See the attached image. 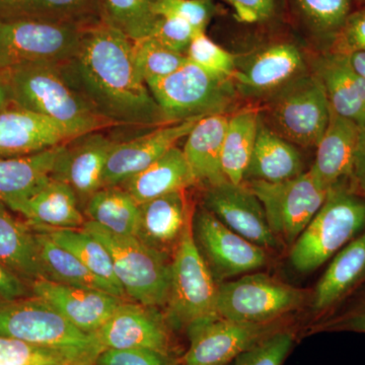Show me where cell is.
I'll list each match as a JSON object with an SVG mask.
<instances>
[{"instance_id":"obj_43","label":"cell","mask_w":365,"mask_h":365,"mask_svg":"<svg viewBox=\"0 0 365 365\" xmlns=\"http://www.w3.org/2000/svg\"><path fill=\"white\" fill-rule=\"evenodd\" d=\"M200 33L187 21L169 16H158L148 37L172 51L186 55L192 40Z\"/></svg>"},{"instance_id":"obj_28","label":"cell","mask_w":365,"mask_h":365,"mask_svg":"<svg viewBox=\"0 0 365 365\" xmlns=\"http://www.w3.org/2000/svg\"><path fill=\"white\" fill-rule=\"evenodd\" d=\"M197 185L182 150L170 148L157 162L120 185L137 203L177 191H186Z\"/></svg>"},{"instance_id":"obj_55","label":"cell","mask_w":365,"mask_h":365,"mask_svg":"<svg viewBox=\"0 0 365 365\" xmlns=\"http://www.w3.org/2000/svg\"><path fill=\"white\" fill-rule=\"evenodd\" d=\"M230 364H232V362H230ZM230 364H228V365H230Z\"/></svg>"},{"instance_id":"obj_8","label":"cell","mask_w":365,"mask_h":365,"mask_svg":"<svg viewBox=\"0 0 365 365\" xmlns=\"http://www.w3.org/2000/svg\"><path fill=\"white\" fill-rule=\"evenodd\" d=\"M307 292L264 273L245 274L217 287L216 314L247 324H271L304 306Z\"/></svg>"},{"instance_id":"obj_33","label":"cell","mask_w":365,"mask_h":365,"mask_svg":"<svg viewBox=\"0 0 365 365\" xmlns=\"http://www.w3.org/2000/svg\"><path fill=\"white\" fill-rule=\"evenodd\" d=\"M88 220L113 234L136 237L139 204L121 186L104 187L88 199L85 208Z\"/></svg>"},{"instance_id":"obj_17","label":"cell","mask_w":365,"mask_h":365,"mask_svg":"<svg viewBox=\"0 0 365 365\" xmlns=\"http://www.w3.org/2000/svg\"><path fill=\"white\" fill-rule=\"evenodd\" d=\"M83 134L76 127L11 105L0 112V158L40 153Z\"/></svg>"},{"instance_id":"obj_50","label":"cell","mask_w":365,"mask_h":365,"mask_svg":"<svg viewBox=\"0 0 365 365\" xmlns=\"http://www.w3.org/2000/svg\"><path fill=\"white\" fill-rule=\"evenodd\" d=\"M26 1V0H0V19L16 16Z\"/></svg>"},{"instance_id":"obj_16","label":"cell","mask_w":365,"mask_h":365,"mask_svg":"<svg viewBox=\"0 0 365 365\" xmlns=\"http://www.w3.org/2000/svg\"><path fill=\"white\" fill-rule=\"evenodd\" d=\"M118 143L100 131L76 137L62 146L51 177L68 184L85 208L88 199L103 188L106 163Z\"/></svg>"},{"instance_id":"obj_1","label":"cell","mask_w":365,"mask_h":365,"mask_svg":"<svg viewBox=\"0 0 365 365\" xmlns=\"http://www.w3.org/2000/svg\"><path fill=\"white\" fill-rule=\"evenodd\" d=\"M69 83L116 126L169 124L137 68L132 40L102 21L86 29L76 54L61 64Z\"/></svg>"},{"instance_id":"obj_13","label":"cell","mask_w":365,"mask_h":365,"mask_svg":"<svg viewBox=\"0 0 365 365\" xmlns=\"http://www.w3.org/2000/svg\"><path fill=\"white\" fill-rule=\"evenodd\" d=\"M192 225L197 248L217 284L267 264V250L235 234L203 206L193 213Z\"/></svg>"},{"instance_id":"obj_51","label":"cell","mask_w":365,"mask_h":365,"mask_svg":"<svg viewBox=\"0 0 365 365\" xmlns=\"http://www.w3.org/2000/svg\"><path fill=\"white\" fill-rule=\"evenodd\" d=\"M14 105L11 101V93H9V86H7L4 76L0 73V112L6 109L9 106Z\"/></svg>"},{"instance_id":"obj_54","label":"cell","mask_w":365,"mask_h":365,"mask_svg":"<svg viewBox=\"0 0 365 365\" xmlns=\"http://www.w3.org/2000/svg\"><path fill=\"white\" fill-rule=\"evenodd\" d=\"M360 2V6H365V0H359Z\"/></svg>"},{"instance_id":"obj_32","label":"cell","mask_w":365,"mask_h":365,"mask_svg":"<svg viewBox=\"0 0 365 365\" xmlns=\"http://www.w3.org/2000/svg\"><path fill=\"white\" fill-rule=\"evenodd\" d=\"M260 120V110L257 108H245L228 117L222 165L225 179L232 184L245 182Z\"/></svg>"},{"instance_id":"obj_36","label":"cell","mask_w":365,"mask_h":365,"mask_svg":"<svg viewBox=\"0 0 365 365\" xmlns=\"http://www.w3.org/2000/svg\"><path fill=\"white\" fill-rule=\"evenodd\" d=\"M101 0H26L14 16L90 26L101 21Z\"/></svg>"},{"instance_id":"obj_22","label":"cell","mask_w":365,"mask_h":365,"mask_svg":"<svg viewBox=\"0 0 365 365\" xmlns=\"http://www.w3.org/2000/svg\"><path fill=\"white\" fill-rule=\"evenodd\" d=\"M360 133L361 127L356 122L331 109L328 126L317 144L316 158L309 169L327 189L351 178Z\"/></svg>"},{"instance_id":"obj_4","label":"cell","mask_w":365,"mask_h":365,"mask_svg":"<svg viewBox=\"0 0 365 365\" xmlns=\"http://www.w3.org/2000/svg\"><path fill=\"white\" fill-rule=\"evenodd\" d=\"M0 337L55 348L78 365H95L104 350L96 334L78 330L51 304L35 295L0 302Z\"/></svg>"},{"instance_id":"obj_46","label":"cell","mask_w":365,"mask_h":365,"mask_svg":"<svg viewBox=\"0 0 365 365\" xmlns=\"http://www.w3.org/2000/svg\"><path fill=\"white\" fill-rule=\"evenodd\" d=\"M328 51L347 55L365 52V6L353 11Z\"/></svg>"},{"instance_id":"obj_48","label":"cell","mask_w":365,"mask_h":365,"mask_svg":"<svg viewBox=\"0 0 365 365\" xmlns=\"http://www.w3.org/2000/svg\"><path fill=\"white\" fill-rule=\"evenodd\" d=\"M30 283L0 263V302L31 297Z\"/></svg>"},{"instance_id":"obj_2","label":"cell","mask_w":365,"mask_h":365,"mask_svg":"<svg viewBox=\"0 0 365 365\" xmlns=\"http://www.w3.org/2000/svg\"><path fill=\"white\" fill-rule=\"evenodd\" d=\"M13 104L90 133L116 127L67 81L61 64L39 62L1 71Z\"/></svg>"},{"instance_id":"obj_30","label":"cell","mask_w":365,"mask_h":365,"mask_svg":"<svg viewBox=\"0 0 365 365\" xmlns=\"http://www.w3.org/2000/svg\"><path fill=\"white\" fill-rule=\"evenodd\" d=\"M0 201V263L31 283L46 279L35 232L28 222L16 220Z\"/></svg>"},{"instance_id":"obj_52","label":"cell","mask_w":365,"mask_h":365,"mask_svg":"<svg viewBox=\"0 0 365 365\" xmlns=\"http://www.w3.org/2000/svg\"><path fill=\"white\" fill-rule=\"evenodd\" d=\"M348 56L355 71L365 78V52H354Z\"/></svg>"},{"instance_id":"obj_53","label":"cell","mask_w":365,"mask_h":365,"mask_svg":"<svg viewBox=\"0 0 365 365\" xmlns=\"http://www.w3.org/2000/svg\"><path fill=\"white\" fill-rule=\"evenodd\" d=\"M360 140L365 143V122L364 126L361 127V133H360Z\"/></svg>"},{"instance_id":"obj_23","label":"cell","mask_w":365,"mask_h":365,"mask_svg":"<svg viewBox=\"0 0 365 365\" xmlns=\"http://www.w3.org/2000/svg\"><path fill=\"white\" fill-rule=\"evenodd\" d=\"M192 215L185 191L151 199L139 204L136 237L160 253L174 255Z\"/></svg>"},{"instance_id":"obj_38","label":"cell","mask_w":365,"mask_h":365,"mask_svg":"<svg viewBox=\"0 0 365 365\" xmlns=\"http://www.w3.org/2000/svg\"><path fill=\"white\" fill-rule=\"evenodd\" d=\"M135 64L145 83L165 78L187 62L186 55L167 49L150 37L132 41Z\"/></svg>"},{"instance_id":"obj_12","label":"cell","mask_w":365,"mask_h":365,"mask_svg":"<svg viewBox=\"0 0 365 365\" xmlns=\"http://www.w3.org/2000/svg\"><path fill=\"white\" fill-rule=\"evenodd\" d=\"M288 328L284 321L247 324L215 314L186 327L189 347L181 365H228L268 336Z\"/></svg>"},{"instance_id":"obj_18","label":"cell","mask_w":365,"mask_h":365,"mask_svg":"<svg viewBox=\"0 0 365 365\" xmlns=\"http://www.w3.org/2000/svg\"><path fill=\"white\" fill-rule=\"evenodd\" d=\"M199 120L163 125L143 136L118 143L106 163L103 188L120 186L157 162L180 139L187 137Z\"/></svg>"},{"instance_id":"obj_9","label":"cell","mask_w":365,"mask_h":365,"mask_svg":"<svg viewBox=\"0 0 365 365\" xmlns=\"http://www.w3.org/2000/svg\"><path fill=\"white\" fill-rule=\"evenodd\" d=\"M192 222L193 215L170 264L168 323L175 328L186 329L197 319L216 314L218 284L197 248Z\"/></svg>"},{"instance_id":"obj_35","label":"cell","mask_w":365,"mask_h":365,"mask_svg":"<svg viewBox=\"0 0 365 365\" xmlns=\"http://www.w3.org/2000/svg\"><path fill=\"white\" fill-rule=\"evenodd\" d=\"M155 0H101L102 23L116 29L132 41L148 37L158 16Z\"/></svg>"},{"instance_id":"obj_20","label":"cell","mask_w":365,"mask_h":365,"mask_svg":"<svg viewBox=\"0 0 365 365\" xmlns=\"http://www.w3.org/2000/svg\"><path fill=\"white\" fill-rule=\"evenodd\" d=\"M304 56L297 46L280 43L259 52L242 71H235V86L249 96L275 93L302 76Z\"/></svg>"},{"instance_id":"obj_24","label":"cell","mask_w":365,"mask_h":365,"mask_svg":"<svg viewBox=\"0 0 365 365\" xmlns=\"http://www.w3.org/2000/svg\"><path fill=\"white\" fill-rule=\"evenodd\" d=\"M9 208L26 218L32 227L83 228L88 220L73 189L52 177L37 191Z\"/></svg>"},{"instance_id":"obj_10","label":"cell","mask_w":365,"mask_h":365,"mask_svg":"<svg viewBox=\"0 0 365 365\" xmlns=\"http://www.w3.org/2000/svg\"><path fill=\"white\" fill-rule=\"evenodd\" d=\"M274 95L267 111L268 126L290 143L316 148L331 116L318 76H300Z\"/></svg>"},{"instance_id":"obj_21","label":"cell","mask_w":365,"mask_h":365,"mask_svg":"<svg viewBox=\"0 0 365 365\" xmlns=\"http://www.w3.org/2000/svg\"><path fill=\"white\" fill-rule=\"evenodd\" d=\"M365 282V230L331 259L313 294L312 309L316 314L333 313Z\"/></svg>"},{"instance_id":"obj_25","label":"cell","mask_w":365,"mask_h":365,"mask_svg":"<svg viewBox=\"0 0 365 365\" xmlns=\"http://www.w3.org/2000/svg\"><path fill=\"white\" fill-rule=\"evenodd\" d=\"M331 109L356 122H365V78L355 71L347 54L328 51L319 59L316 71Z\"/></svg>"},{"instance_id":"obj_26","label":"cell","mask_w":365,"mask_h":365,"mask_svg":"<svg viewBox=\"0 0 365 365\" xmlns=\"http://www.w3.org/2000/svg\"><path fill=\"white\" fill-rule=\"evenodd\" d=\"M228 117L225 114L204 117L187 135L182 153L197 184L212 187L227 181L223 174L222 155Z\"/></svg>"},{"instance_id":"obj_45","label":"cell","mask_w":365,"mask_h":365,"mask_svg":"<svg viewBox=\"0 0 365 365\" xmlns=\"http://www.w3.org/2000/svg\"><path fill=\"white\" fill-rule=\"evenodd\" d=\"M351 332L365 334V294L344 311L331 314L318 325L314 326L312 333Z\"/></svg>"},{"instance_id":"obj_31","label":"cell","mask_w":365,"mask_h":365,"mask_svg":"<svg viewBox=\"0 0 365 365\" xmlns=\"http://www.w3.org/2000/svg\"><path fill=\"white\" fill-rule=\"evenodd\" d=\"M32 230L35 232L38 253L46 279L69 287L101 290L128 300L124 292L91 272L73 254L53 242L49 235L41 230Z\"/></svg>"},{"instance_id":"obj_44","label":"cell","mask_w":365,"mask_h":365,"mask_svg":"<svg viewBox=\"0 0 365 365\" xmlns=\"http://www.w3.org/2000/svg\"><path fill=\"white\" fill-rule=\"evenodd\" d=\"M95 365H181L174 355L150 349H105Z\"/></svg>"},{"instance_id":"obj_41","label":"cell","mask_w":365,"mask_h":365,"mask_svg":"<svg viewBox=\"0 0 365 365\" xmlns=\"http://www.w3.org/2000/svg\"><path fill=\"white\" fill-rule=\"evenodd\" d=\"M295 340L297 333L288 327L242 353L230 365H282L292 352Z\"/></svg>"},{"instance_id":"obj_5","label":"cell","mask_w":365,"mask_h":365,"mask_svg":"<svg viewBox=\"0 0 365 365\" xmlns=\"http://www.w3.org/2000/svg\"><path fill=\"white\" fill-rule=\"evenodd\" d=\"M83 228L107 248L115 275L128 299L150 307L167 304L172 264L170 256L146 246L136 237L113 234L91 220H86Z\"/></svg>"},{"instance_id":"obj_37","label":"cell","mask_w":365,"mask_h":365,"mask_svg":"<svg viewBox=\"0 0 365 365\" xmlns=\"http://www.w3.org/2000/svg\"><path fill=\"white\" fill-rule=\"evenodd\" d=\"M355 0H294L297 11L329 49L354 9Z\"/></svg>"},{"instance_id":"obj_27","label":"cell","mask_w":365,"mask_h":365,"mask_svg":"<svg viewBox=\"0 0 365 365\" xmlns=\"http://www.w3.org/2000/svg\"><path fill=\"white\" fill-rule=\"evenodd\" d=\"M304 162L294 144L272 130L262 118L245 180L278 182L299 177Z\"/></svg>"},{"instance_id":"obj_42","label":"cell","mask_w":365,"mask_h":365,"mask_svg":"<svg viewBox=\"0 0 365 365\" xmlns=\"http://www.w3.org/2000/svg\"><path fill=\"white\" fill-rule=\"evenodd\" d=\"M212 0H155L153 14L187 21L199 32H205L213 16Z\"/></svg>"},{"instance_id":"obj_49","label":"cell","mask_w":365,"mask_h":365,"mask_svg":"<svg viewBox=\"0 0 365 365\" xmlns=\"http://www.w3.org/2000/svg\"><path fill=\"white\" fill-rule=\"evenodd\" d=\"M351 182L354 188L365 196V143L359 139V148L355 153Z\"/></svg>"},{"instance_id":"obj_3","label":"cell","mask_w":365,"mask_h":365,"mask_svg":"<svg viewBox=\"0 0 365 365\" xmlns=\"http://www.w3.org/2000/svg\"><path fill=\"white\" fill-rule=\"evenodd\" d=\"M365 230V196L351 180L331 187L325 202L292 246L290 265L299 273L323 266Z\"/></svg>"},{"instance_id":"obj_15","label":"cell","mask_w":365,"mask_h":365,"mask_svg":"<svg viewBox=\"0 0 365 365\" xmlns=\"http://www.w3.org/2000/svg\"><path fill=\"white\" fill-rule=\"evenodd\" d=\"M155 307L125 300L96 333L105 349H150L174 355L169 323Z\"/></svg>"},{"instance_id":"obj_40","label":"cell","mask_w":365,"mask_h":365,"mask_svg":"<svg viewBox=\"0 0 365 365\" xmlns=\"http://www.w3.org/2000/svg\"><path fill=\"white\" fill-rule=\"evenodd\" d=\"M186 56L192 63L222 78H232L237 71L234 55L213 42L205 32L193 38Z\"/></svg>"},{"instance_id":"obj_6","label":"cell","mask_w":365,"mask_h":365,"mask_svg":"<svg viewBox=\"0 0 365 365\" xmlns=\"http://www.w3.org/2000/svg\"><path fill=\"white\" fill-rule=\"evenodd\" d=\"M146 85L169 124L225 114L237 88L234 79L215 76L189 60L178 71Z\"/></svg>"},{"instance_id":"obj_34","label":"cell","mask_w":365,"mask_h":365,"mask_svg":"<svg viewBox=\"0 0 365 365\" xmlns=\"http://www.w3.org/2000/svg\"><path fill=\"white\" fill-rule=\"evenodd\" d=\"M30 227L34 230L44 232L49 235L53 242L73 254L83 265L90 269L91 272L124 292L123 288L120 285L115 275L109 252L104 245L90 232H86L83 228L56 230V228L32 227V225Z\"/></svg>"},{"instance_id":"obj_39","label":"cell","mask_w":365,"mask_h":365,"mask_svg":"<svg viewBox=\"0 0 365 365\" xmlns=\"http://www.w3.org/2000/svg\"><path fill=\"white\" fill-rule=\"evenodd\" d=\"M0 365H78L66 353L14 338L0 337Z\"/></svg>"},{"instance_id":"obj_19","label":"cell","mask_w":365,"mask_h":365,"mask_svg":"<svg viewBox=\"0 0 365 365\" xmlns=\"http://www.w3.org/2000/svg\"><path fill=\"white\" fill-rule=\"evenodd\" d=\"M30 287L33 295L51 304L69 323L88 334L97 333L127 300L101 290L69 287L48 279L33 281Z\"/></svg>"},{"instance_id":"obj_47","label":"cell","mask_w":365,"mask_h":365,"mask_svg":"<svg viewBox=\"0 0 365 365\" xmlns=\"http://www.w3.org/2000/svg\"><path fill=\"white\" fill-rule=\"evenodd\" d=\"M234 9L237 21L258 24L269 20L275 14L276 0H222Z\"/></svg>"},{"instance_id":"obj_14","label":"cell","mask_w":365,"mask_h":365,"mask_svg":"<svg viewBox=\"0 0 365 365\" xmlns=\"http://www.w3.org/2000/svg\"><path fill=\"white\" fill-rule=\"evenodd\" d=\"M202 206L235 234L257 246L265 250L282 246L269 225L260 200L245 182L227 181L208 187Z\"/></svg>"},{"instance_id":"obj_7","label":"cell","mask_w":365,"mask_h":365,"mask_svg":"<svg viewBox=\"0 0 365 365\" xmlns=\"http://www.w3.org/2000/svg\"><path fill=\"white\" fill-rule=\"evenodd\" d=\"M86 28L29 16L0 19V72L39 62L66 63Z\"/></svg>"},{"instance_id":"obj_11","label":"cell","mask_w":365,"mask_h":365,"mask_svg":"<svg viewBox=\"0 0 365 365\" xmlns=\"http://www.w3.org/2000/svg\"><path fill=\"white\" fill-rule=\"evenodd\" d=\"M246 185L260 200L273 234L288 246L306 230L329 191L309 170L287 181L248 180Z\"/></svg>"},{"instance_id":"obj_29","label":"cell","mask_w":365,"mask_h":365,"mask_svg":"<svg viewBox=\"0 0 365 365\" xmlns=\"http://www.w3.org/2000/svg\"><path fill=\"white\" fill-rule=\"evenodd\" d=\"M62 146L32 155L0 158V201L9 207L37 191L51 178Z\"/></svg>"}]
</instances>
